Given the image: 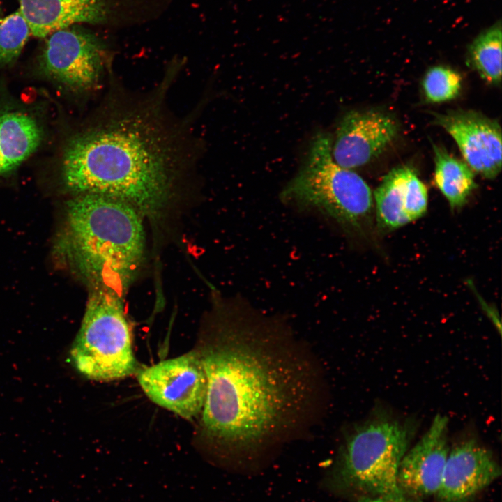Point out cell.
Segmentation results:
<instances>
[{
    "label": "cell",
    "instance_id": "obj_16",
    "mask_svg": "<svg viewBox=\"0 0 502 502\" xmlns=\"http://www.w3.org/2000/svg\"><path fill=\"white\" fill-rule=\"evenodd\" d=\"M434 181L452 208L462 206L476 188L473 171L464 162L433 144Z\"/></svg>",
    "mask_w": 502,
    "mask_h": 502
},
{
    "label": "cell",
    "instance_id": "obj_13",
    "mask_svg": "<svg viewBox=\"0 0 502 502\" xmlns=\"http://www.w3.org/2000/svg\"><path fill=\"white\" fill-rule=\"evenodd\" d=\"M379 228L391 231L423 216L427 211L428 194L413 169L393 168L374 192Z\"/></svg>",
    "mask_w": 502,
    "mask_h": 502
},
{
    "label": "cell",
    "instance_id": "obj_1",
    "mask_svg": "<svg viewBox=\"0 0 502 502\" xmlns=\"http://www.w3.org/2000/svg\"><path fill=\"white\" fill-rule=\"evenodd\" d=\"M212 312L195 349L206 378V445L250 448L292 429L317 393L312 364L282 325L245 302H218Z\"/></svg>",
    "mask_w": 502,
    "mask_h": 502
},
{
    "label": "cell",
    "instance_id": "obj_4",
    "mask_svg": "<svg viewBox=\"0 0 502 502\" xmlns=\"http://www.w3.org/2000/svg\"><path fill=\"white\" fill-rule=\"evenodd\" d=\"M329 134L318 132L296 175L280 193L282 200L318 212L345 232L363 234L373 211V197L364 179L337 165Z\"/></svg>",
    "mask_w": 502,
    "mask_h": 502
},
{
    "label": "cell",
    "instance_id": "obj_18",
    "mask_svg": "<svg viewBox=\"0 0 502 502\" xmlns=\"http://www.w3.org/2000/svg\"><path fill=\"white\" fill-rule=\"evenodd\" d=\"M30 34L29 26L19 9L0 20V66L17 60Z\"/></svg>",
    "mask_w": 502,
    "mask_h": 502
},
{
    "label": "cell",
    "instance_id": "obj_7",
    "mask_svg": "<svg viewBox=\"0 0 502 502\" xmlns=\"http://www.w3.org/2000/svg\"><path fill=\"white\" fill-rule=\"evenodd\" d=\"M137 379L146 396L158 406L188 420L201 413L206 378L195 350L141 370Z\"/></svg>",
    "mask_w": 502,
    "mask_h": 502
},
{
    "label": "cell",
    "instance_id": "obj_17",
    "mask_svg": "<svg viewBox=\"0 0 502 502\" xmlns=\"http://www.w3.org/2000/svg\"><path fill=\"white\" fill-rule=\"evenodd\" d=\"M501 24H496L480 34L469 48V65L490 84H499L501 80Z\"/></svg>",
    "mask_w": 502,
    "mask_h": 502
},
{
    "label": "cell",
    "instance_id": "obj_11",
    "mask_svg": "<svg viewBox=\"0 0 502 502\" xmlns=\"http://www.w3.org/2000/svg\"><path fill=\"white\" fill-rule=\"evenodd\" d=\"M448 427V418L437 414L427 431L403 457L397 484L408 499L436 494L450 450Z\"/></svg>",
    "mask_w": 502,
    "mask_h": 502
},
{
    "label": "cell",
    "instance_id": "obj_20",
    "mask_svg": "<svg viewBox=\"0 0 502 502\" xmlns=\"http://www.w3.org/2000/svg\"><path fill=\"white\" fill-rule=\"evenodd\" d=\"M358 502H395L379 496H362Z\"/></svg>",
    "mask_w": 502,
    "mask_h": 502
},
{
    "label": "cell",
    "instance_id": "obj_19",
    "mask_svg": "<svg viewBox=\"0 0 502 502\" xmlns=\"http://www.w3.org/2000/svg\"><path fill=\"white\" fill-rule=\"evenodd\" d=\"M461 75L448 67L434 66L428 70L422 86L426 99L442 102L455 98L462 89Z\"/></svg>",
    "mask_w": 502,
    "mask_h": 502
},
{
    "label": "cell",
    "instance_id": "obj_5",
    "mask_svg": "<svg viewBox=\"0 0 502 502\" xmlns=\"http://www.w3.org/2000/svg\"><path fill=\"white\" fill-rule=\"evenodd\" d=\"M409 443V429L397 420L379 418L363 422L347 437L329 474V487L340 493L411 502L397 484Z\"/></svg>",
    "mask_w": 502,
    "mask_h": 502
},
{
    "label": "cell",
    "instance_id": "obj_2",
    "mask_svg": "<svg viewBox=\"0 0 502 502\" xmlns=\"http://www.w3.org/2000/svg\"><path fill=\"white\" fill-rule=\"evenodd\" d=\"M156 111L116 110L75 136L62 160L68 190L114 198L152 221L170 204L182 162L179 143Z\"/></svg>",
    "mask_w": 502,
    "mask_h": 502
},
{
    "label": "cell",
    "instance_id": "obj_9",
    "mask_svg": "<svg viewBox=\"0 0 502 502\" xmlns=\"http://www.w3.org/2000/svg\"><path fill=\"white\" fill-rule=\"evenodd\" d=\"M398 132L399 123L389 113L374 109L349 112L337 127L333 158L342 167H360L379 155Z\"/></svg>",
    "mask_w": 502,
    "mask_h": 502
},
{
    "label": "cell",
    "instance_id": "obj_3",
    "mask_svg": "<svg viewBox=\"0 0 502 502\" xmlns=\"http://www.w3.org/2000/svg\"><path fill=\"white\" fill-rule=\"evenodd\" d=\"M57 251L91 290L123 297L145 257L144 217L131 205L94 194L67 204Z\"/></svg>",
    "mask_w": 502,
    "mask_h": 502
},
{
    "label": "cell",
    "instance_id": "obj_6",
    "mask_svg": "<svg viewBox=\"0 0 502 502\" xmlns=\"http://www.w3.org/2000/svg\"><path fill=\"white\" fill-rule=\"evenodd\" d=\"M132 329L123 297L91 290L78 333L70 349L74 367L86 378L109 381L137 372Z\"/></svg>",
    "mask_w": 502,
    "mask_h": 502
},
{
    "label": "cell",
    "instance_id": "obj_21",
    "mask_svg": "<svg viewBox=\"0 0 502 502\" xmlns=\"http://www.w3.org/2000/svg\"><path fill=\"white\" fill-rule=\"evenodd\" d=\"M1 0H0V16H1Z\"/></svg>",
    "mask_w": 502,
    "mask_h": 502
},
{
    "label": "cell",
    "instance_id": "obj_10",
    "mask_svg": "<svg viewBox=\"0 0 502 502\" xmlns=\"http://www.w3.org/2000/svg\"><path fill=\"white\" fill-rule=\"evenodd\" d=\"M434 123L455 141L464 162L485 178L501 170V128L497 121L471 110L434 114Z\"/></svg>",
    "mask_w": 502,
    "mask_h": 502
},
{
    "label": "cell",
    "instance_id": "obj_14",
    "mask_svg": "<svg viewBox=\"0 0 502 502\" xmlns=\"http://www.w3.org/2000/svg\"><path fill=\"white\" fill-rule=\"evenodd\" d=\"M31 34L45 38L52 33L80 23L105 20L103 0H18Z\"/></svg>",
    "mask_w": 502,
    "mask_h": 502
},
{
    "label": "cell",
    "instance_id": "obj_12",
    "mask_svg": "<svg viewBox=\"0 0 502 502\" xmlns=\"http://www.w3.org/2000/svg\"><path fill=\"white\" fill-rule=\"evenodd\" d=\"M501 474L490 450L473 439L462 441L450 448L435 495L440 502H469Z\"/></svg>",
    "mask_w": 502,
    "mask_h": 502
},
{
    "label": "cell",
    "instance_id": "obj_15",
    "mask_svg": "<svg viewBox=\"0 0 502 502\" xmlns=\"http://www.w3.org/2000/svg\"><path fill=\"white\" fill-rule=\"evenodd\" d=\"M41 130L26 114L10 112L0 116V174L17 167L38 147Z\"/></svg>",
    "mask_w": 502,
    "mask_h": 502
},
{
    "label": "cell",
    "instance_id": "obj_8",
    "mask_svg": "<svg viewBox=\"0 0 502 502\" xmlns=\"http://www.w3.org/2000/svg\"><path fill=\"white\" fill-rule=\"evenodd\" d=\"M103 54L101 43L94 35L67 27L49 35L41 66L56 82L74 89H87L100 77Z\"/></svg>",
    "mask_w": 502,
    "mask_h": 502
}]
</instances>
